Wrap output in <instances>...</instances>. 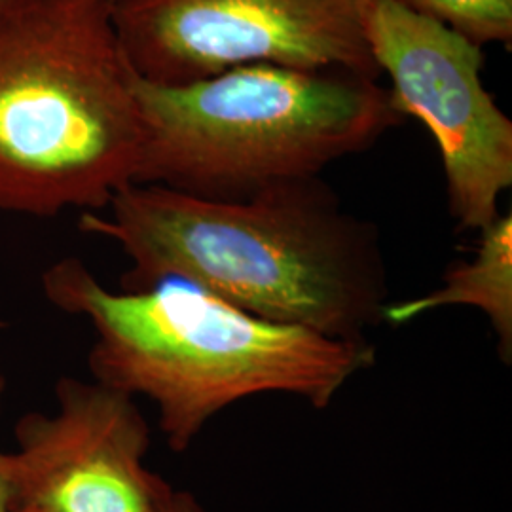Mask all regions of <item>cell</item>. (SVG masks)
Returning <instances> with one entry per match:
<instances>
[{"mask_svg":"<svg viewBox=\"0 0 512 512\" xmlns=\"http://www.w3.org/2000/svg\"><path fill=\"white\" fill-rule=\"evenodd\" d=\"M80 230L131 260L124 289L177 279L260 319L366 340L384 321L387 275L376 230L321 177L270 184L243 200H207L129 184Z\"/></svg>","mask_w":512,"mask_h":512,"instance_id":"obj_1","label":"cell"},{"mask_svg":"<svg viewBox=\"0 0 512 512\" xmlns=\"http://www.w3.org/2000/svg\"><path fill=\"white\" fill-rule=\"evenodd\" d=\"M42 291L92 327L93 380L154 404L175 452L226 406L255 395L285 393L327 408L376 361L368 340L272 323L186 281L110 291L80 258L52 264Z\"/></svg>","mask_w":512,"mask_h":512,"instance_id":"obj_2","label":"cell"},{"mask_svg":"<svg viewBox=\"0 0 512 512\" xmlns=\"http://www.w3.org/2000/svg\"><path fill=\"white\" fill-rule=\"evenodd\" d=\"M114 0H29L0 14V211L101 213L137 183L143 114Z\"/></svg>","mask_w":512,"mask_h":512,"instance_id":"obj_3","label":"cell"},{"mask_svg":"<svg viewBox=\"0 0 512 512\" xmlns=\"http://www.w3.org/2000/svg\"><path fill=\"white\" fill-rule=\"evenodd\" d=\"M143 156L135 184L243 200L270 184L319 177L403 122L378 80L272 65L181 86L137 76Z\"/></svg>","mask_w":512,"mask_h":512,"instance_id":"obj_4","label":"cell"},{"mask_svg":"<svg viewBox=\"0 0 512 512\" xmlns=\"http://www.w3.org/2000/svg\"><path fill=\"white\" fill-rule=\"evenodd\" d=\"M374 0H116L112 18L135 74L181 86L272 65L380 78L368 40Z\"/></svg>","mask_w":512,"mask_h":512,"instance_id":"obj_5","label":"cell"},{"mask_svg":"<svg viewBox=\"0 0 512 512\" xmlns=\"http://www.w3.org/2000/svg\"><path fill=\"white\" fill-rule=\"evenodd\" d=\"M368 40L395 107L439 147L452 219L478 234L512 186V122L482 84V48L395 0L372 2Z\"/></svg>","mask_w":512,"mask_h":512,"instance_id":"obj_6","label":"cell"},{"mask_svg":"<svg viewBox=\"0 0 512 512\" xmlns=\"http://www.w3.org/2000/svg\"><path fill=\"white\" fill-rule=\"evenodd\" d=\"M4 454L14 512H156L169 484L145 465L150 427L133 397L59 378L52 412H29Z\"/></svg>","mask_w":512,"mask_h":512,"instance_id":"obj_7","label":"cell"},{"mask_svg":"<svg viewBox=\"0 0 512 512\" xmlns=\"http://www.w3.org/2000/svg\"><path fill=\"white\" fill-rule=\"evenodd\" d=\"M475 256L442 275V285L418 298L387 304L384 321L399 327L429 311L469 306L482 311L497 336L501 361L512 359V217L499 215L478 232Z\"/></svg>","mask_w":512,"mask_h":512,"instance_id":"obj_8","label":"cell"},{"mask_svg":"<svg viewBox=\"0 0 512 512\" xmlns=\"http://www.w3.org/2000/svg\"><path fill=\"white\" fill-rule=\"evenodd\" d=\"M406 10L433 19L476 46L512 42V0H395Z\"/></svg>","mask_w":512,"mask_h":512,"instance_id":"obj_9","label":"cell"},{"mask_svg":"<svg viewBox=\"0 0 512 512\" xmlns=\"http://www.w3.org/2000/svg\"><path fill=\"white\" fill-rule=\"evenodd\" d=\"M156 512H207L202 505L194 499V495L169 488V492L164 495L160 507Z\"/></svg>","mask_w":512,"mask_h":512,"instance_id":"obj_10","label":"cell"},{"mask_svg":"<svg viewBox=\"0 0 512 512\" xmlns=\"http://www.w3.org/2000/svg\"><path fill=\"white\" fill-rule=\"evenodd\" d=\"M2 321H0V329H2ZM4 395H6V378L0 376V414H2V403H4ZM4 450H0V512H14V503H12V492L8 486V480L4 475Z\"/></svg>","mask_w":512,"mask_h":512,"instance_id":"obj_11","label":"cell"},{"mask_svg":"<svg viewBox=\"0 0 512 512\" xmlns=\"http://www.w3.org/2000/svg\"><path fill=\"white\" fill-rule=\"evenodd\" d=\"M25 2H29V0H0V14L12 10V8H16V6H21V4H25Z\"/></svg>","mask_w":512,"mask_h":512,"instance_id":"obj_12","label":"cell"},{"mask_svg":"<svg viewBox=\"0 0 512 512\" xmlns=\"http://www.w3.org/2000/svg\"><path fill=\"white\" fill-rule=\"evenodd\" d=\"M16 512H38V511H33V509H21V511H16Z\"/></svg>","mask_w":512,"mask_h":512,"instance_id":"obj_13","label":"cell"},{"mask_svg":"<svg viewBox=\"0 0 512 512\" xmlns=\"http://www.w3.org/2000/svg\"><path fill=\"white\" fill-rule=\"evenodd\" d=\"M114 2H116V0H114Z\"/></svg>","mask_w":512,"mask_h":512,"instance_id":"obj_14","label":"cell"}]
</instances>
